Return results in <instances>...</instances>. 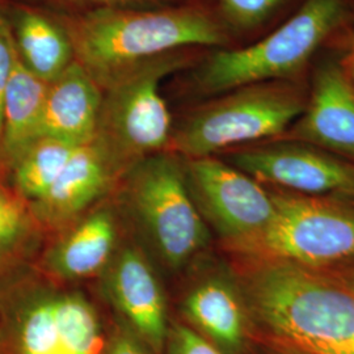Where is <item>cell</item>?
<instances>
[{"mask_svg": "<svg viewBox=\"0 0 354 354\" xmlns=\"http://www.w3.org/2000/svg\"><path fill=\"white\" fill-rule=\"evenodd\" d=\"M236 274L257 339L310 354H354V292L328 272L244 259Z\"/></svg>", "mask_w": 354, "mask_h": 354, "instance_id": "cell-1", "label": "cell"}, {"mask_svg": "<svg viewBox=\"0 0 354 354\" xmlns=\"http://www.w3.org/2000/svg\"><path fill=\"white\" fill-rule=\"evenodd\" d=\"M115 206L134 241L159 270L177 273L194 263L210 241L209 227L190 194L184 158L156 152L118 180Z\"/></svg>", "mask_w": 354, "mask_h": 354, "instance_id": "cell-2", "label": "cell"}, {"mask_svg": "<svg viewBox=\"0 0 354 354\" xmlns=\"http://www.w3.org/2000/svg\"><path fill=\"white\" fill-rule=\"evenodd\" d=\"M75 61L99 86L140 62L190 46H219L226 36L209 15L193 8L99 7L67 30Z\"/></svg>", "mask_w": 354, "mask_h": 354, "instance_id": "cell-3", "label": "cell"}, {"mask_svg": "<svg viewBox=\"0 0 354 354\" xmlns=\"http://www.w3.org/2000/svg\"><path fill=\"white\" fill-rule=\"evenodd\" d=\"M0 299V354H104L112 315L41 273Z\"/></svg>", "mask_w": 354, "mask_h": 354, "instance_id": "cell-4", "label": "cell"}, {"mask_svg": "<svg viewBox=\"0 0 354 354\" xmlns=\"http://www.w3.org/2000/svg\"><path fill=\"white\" fill-rule=\"evenodd\" d=\"M185 62L180 51L169 53L129 67L102 84L93 142L120 178L142 159L169 149L174 129L160 83Z\"/></svg>", "mask_w": 354, "mask_h": 354, "instance_id": "cell-5", "label": "cell"}, {"mask_svg": "<svg viewBox=\"0 0 354 354\" xmlns=\"http://www.w3.org/2000/svg\"><path fill=\"white\" fill-rule=\"evenodd\" d=\"M306 102L298 89L281 83L230 91L189 114L172 131L168 150L194 159L276 137L301 117Z\"/></svg>", "mask_w": 354, "mask_h": 354, "instance_id": "cell-6", "label": "cell"}, {"mask_svg": "<svg viewBox=\"0 0 354 354\" xmlns=\"http://www.w3.org/2000/svg\"><path fill=\"white\" fill-rule=\"evenodd\" d=\"M342 0H306L298 12L250 46L214 53L196 75L206 95L269 83L295 74L340 24Z\"/></svg>", "mask_w": 354, "mask_h": 354, "instance_id": "cell-7", "label": "cell"}, {"mask_svg": "<svg viewBox=\"0 0 354 354\" xmlns=\"http://www.w3.org/2000/svg\"><path fill=\"white\" fill-rule=\"evenodd\" d=\"M276 207L266 231L241 247L243 259L330 269L354 263V205L333 197L270 190Z\"/></svg>", "mask_w": 354, "mask_h": 354, "instance_id": "cell-8", "label": "cell"}, {"mask_svg": "<svg viewBox=\"0 0 354 354\" xmlns=\"http://www.w3.org/2000/svg\"><path fill=\"white\" fill-rule=\"evenodd\" d=\"M184 165L197 209L230 252H238L273 221L272 193L239 168L215 156L184 159Z\"/></svg>", "mask_w": 354, "mask_h": 354, "instance_id": "cell-9", "label": "cell"}, {"mask_svg": "<svg viewBox=\"0 0 354 354\" xmlns=\"http://www.w3.org/2000/svg\"><path fill=\"white\" fill-rule=\"evenodd\" d=\"M226 162L277 189L354 201V162L308 143H266L232 152Z\"/></svg>", "mask_w": 354, "mask_h": 354, "instance_id": "cell-10", "label": "cell"}, {"mask_svg": "<svg viewBox=\"0 0 354 354\" xmlns=\"http://www.w3.org/2000/svg\"><path fill=\"white\" fill-rule=\"evenodd\" d=\"M102 299L155 354L165 353L172 322L159 269L136 241H122L99 276Z\"/></svg>", "mask_w": 354, "mask_h": 354, "instance_id": "cell-11", "label": "cell"}, {"mask_svg": "<svg viewBox=\"0 0 354 354\" xmlns=\"http://www.w3.org/2000/svg\"><path fill=\"white\" fill-rule=\"evenodd\" d=\"M178 320L223 354H257V335L236 272L210 268L190 279Z\"/></svg>", "mask_w": 354, "mask_h": 354, "instance_id": "cell-12", "label": "cell"}, {"mask_svg": "<svg viewBox=\"0 0 354 354\" xmlns=\"http://www.w3.org/2000/svg\"><path fill=\"white\" fill-rule=\"evenodd\" d=\"M102 201L55 234L41 256L42 274L66 285L99 279L122 241L118 209Z\"/></svg>", "mask_w": 354, "mask_h": 354, "instance_id": "cell-13", "label": "cell"}, {"mask_svg": "<svg viewBox=\"0 0 354 354\" xmlns=\"http://www.w3.org/2000/svg\"><path fill=\"white\" fill-rule=\"evenodd\" d=\"M120 177L92 140L77 146L48 192L29 206L44 231L58 234L115 188Z\"/></svg>", "mask_w": 354, "mask_h": 354, "instance_id": "cell-14", "label": "cell"}, {"mask_svg": "<svg viewBox=\"0 0 354 354\" xmlns=\"http://www.w3.org/2000/svg\"><path fill=\"white\" fill-rule=\"evenodd\" d=\"M290 137L354 162V87L340 67L328 64L317 71Z\"/></svg>", "mask_w": 354, "mask_h": 354, "instance_id": "cell-15", "label": "cell"}, {"mask_svg": "<svg viewBox=\"0 0 354 354\" xmlns=\"http://www.w3.org/2000/svg\"><path fill=\"white\" fill-rule=\"evenodd\" d=\"M102 89L88 71L74 62L49 83L37 138L48 137L74 146L95 140Z\"/></svg>", "mask_w": 354, "mask_h": 354, "instance_id": "cell-16", "label": "cell"}, {"mask_svg": "<svg viewBox=\"0 0 354 354\" xmlns=\"http://www.w3.org/2000/svg\"><path fill=\"white\" fill-rule=\"evenodd\" d=\"M49 84L35 75L15 46L11 76L3 100L0 159L12 165L37 140L38 125Z\"/></svg>", "mask_w": 354, "mask_h": 354, "instance_id": "cell-17", "label": "cell"}, {"mask_svg": "<svg viewBox=\"0 0 354 354\" xmlns=\"http://www.w3.org/2000/svg\"><path fill=\"white\" fill-rule=\"evenodd\" d=\"M15 46L26 67L51 83L75 62V53L68 32L35 11H23L17 16Z\"/></svg>", "mask_w": 354, "mask_h": 354, "instance_id": "cell-18", "label": "cell"}, {"mask_svg": "<svg viewBox=\"0 0 354 354\" xmlns=\"http://www.w3.org/2000/svg\"><path fill=\"white\" fill-rule=\"evenodd\" d=\"M77 146L64 140L41 137L13 163L16 194L30 206L48 192Z\"/></svg>", "mask_w": 354, "mask_h": 354, "instance_id": "cell-19", "label": "cell"}, {"mask_svg": "<svg viewBox=\"0 0 354 354\" xmlns=\"http://www.w3.org/2000/svg\"><path fill=\"white\" fill-rule=\"evenodd\" d=\"M42 231L29 206L17 194L0 188V270L32 252Z\"/></svg>", "mask_w": 354, "mask_h": 354, "instance_id": "cell-20", "label": "cell"}, {"mask_svg": "<svg viewBox=\"0 0 354 354\" xmlns=\"http://www.w3.org/2000/svg\"><path fill=\"white\" fill-rule=\"evenodd\" d=\"M226 17L236 26L251 28L263 23L282 0H216Z\"/></svg>", "mask_w": 354, "mask_h": 354, "instance_id": "cell-21", "label": "cell"}, {"mask_svg": "<svg viewBox=\"0 0 354 354\" xmlns=\"http://www.w3.org/2000/svg\"><path fill=\"white\" fill-rule=\"evenodd\" d=\"M163 354H223L177 317H172Z\"/></svg>", "mask_w": 354, "mask_h": 354, "instance_id": "cell-22", "label": "cell"}, {"mask_svg": "<svg viewBox=\"0 0 354 354\" xmlns=\"http://www.w3.org/2000/svg\"><path fill=\"white\" fill-rule=\"evenodd\" d=\"M112 315V314H111ZM104 354H155L127 326L112 315V326Z\"/></svg>", "mask_w": 354, "mask_h": 354, "instance_id": "cell-23", "label": "cell"}, {"mask_svg": "<svg viewBox=\"0 0 354 354\" xmlns=\"http://www.w3.org/2000/svg\"><path fill=\"white\" fill-rule=\"evenodd\" d=\"M13 57H15V39L10 26L0 19V136L3 127V100L6 88L11 76Z\"/></svg>", "mask_w": 354, "mask_h": 354, "instance_id": "cell-24", "label": "cell"}, {"mask_svg": "<svg viewBox=\"0 0 354 354\" xmlns=\"http://www.w3.org/2000/svg\"><path fill=\"white\" fill-rule=\"evenodd\" d=\"M257 354H310L279 342L263 339H257Z\"/></svg>", "mask_w": 354, "mask_h": 354, "instance_id": "cell-25", "label": "cell"}, {"mask_svg": "<svg viewBox=\"0 0 354 354\" xmlns=\"http://www.w3.org/2000/svg\"><path fill=\"white\" fill-rule=\"evenodd\" d=\"M323 270L328 272L330 276L339 279L342 285H345L349 290L354 292V263L330 268V269H323Z\"/></svg>", "mask_w": 354, "mask_h": 354, "instance_id": "cell-26", "label": "cell"}, {"mask_svg": "<svg viewBox=\"0 0 354 354\" xmlns=\"http://www.w3.org/2000/svg\"><path fill=\"white\" fill-rule=\"evenodd\" d=\"M76 1L92 3V4H97L99 7H129L131 4H140L151 0H76Z\"/></svg>", "mask_w": 354, "mask_h": 354, "instance_id": "cell-27", "label": "cell"}, {"mask_svg": "<svg viewBox=\"0 0 354 354\" xmlns=\"http://www.w3.org/2000/svg\"><path fill=\"white\" fill-rule=\"evenodd\" d=\"M349 70H351V76L354 80V48L352 51V55H351V62H349Z\"/></svg>", "mask_w": 354, "mask_h": 354, "instance_id": "cell-28", "label": "cell"}]
</instances>
